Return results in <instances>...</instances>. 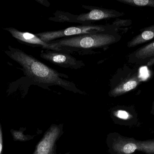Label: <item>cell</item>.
<instances>
[{
  "instance_id": "cell-11",
  "label": "cell",
  "mask_w": 154,
  "mask_h": 154,
  "mask_svg": "<svg viewBox=\"0 0 154 154\" xmlns=\"http://www.w3.org/2000/svg\"><path fill=\"white\" fill-rule=\"evenodd\" d=\"M154 40V24L143 28L137 35L127 43V47L134 48L141 44Z\"/></svg>"
},
{
  "instance_id": "cell-10",
  "label": "cell",
  "mask_w": 154,
  "mask_h": 154,
  "mask_svg": "<svg viewBox=\"0 0 154 154\" xmlns=\"http://www.w3.org/2000/svg\"><path fill=\"white\" fill-rule=\"evenodd\" d=\"M124 15L123 13L115 10L95 8L87 13L80 14L75 18V20L79 22L91 21L117 18Z\"/></svg>"
},
{
  "instance_id": "cell-13",
  "label": "cell",
  "mask_w": 154,
  "mask_h": 154,
  "mask_svg": "<svg viewBox=\"0 0 154 154\" xmlns=\"http://www.w3.org/2000/svg\"><path fill=\"white\" fill-rule=\"evenodd\" d=\"M114 115L118 118L124 120H127L131 118V115L126 111L125 110H119L115 111Z\"/></svg>"
},
{
  "instance_id": "cell-5",
  "label": "cell",
  "mask_w": 154,
  "mask_h": 154,
  "mask_svg": "<svg viewBox=\"0 0 154 154\" xmlns=\"http://www.w3.org/2000/svg\"><path fill=\"white\" fill-rule=\"evenodd\" d=\"M112 146L114 152L118 154H131L136 151L154 154V141L141 142L119 137L114 140Z\"/></svg>"
},
{
  "instance_id": "cell-7",
  "label": "cell",
  "mask_w": 154,
  "mask_h": 154,
  "mask_svg": "<svg viewBox=\"0 0 154 154\" xmlns=\"http://www.w3.org/2000/svg\"><path fill=\"white\" fill-rule=\"evenodd\" d=\"M61 125L51 126L36 147L33 154H57L55 145L62 133Z\"/></svg>"
},
{
  "instance_id": "cell-12",
  "label": "cell",
  "mask_w": 154,
  "mask_h": 154,
  "mask_svg": "<svg viewBox=\"0 0 154 154\" xmlns=\"http://www.w3.org/2000/svg\"><path fill=\"white\" fill-rule=\"evenodd\" d=\"M118 1L132 6L154 8V0H118Z\"/></svg>"
},
{
  "instance_id": "cell-15",
  "label": "cell",
  "mask_w": 154,
  "mask_h": 154,
  "mask_svg": "<svg viewBox=\"0 0 154 154\" xmlns=\"http://www.w3.org/2000/svg\"><path fill=\"white\" fill-rule=\"evenodd\" d=\"M2 127L0 125V154H2Z\"/></svg>"
},
{
  "instance_id": "cell-9",
  "label": "cell",
  "mask_w": 154,
  "mask_h": 154,
  "mask_svg": "<svg viewBox=\"0 0 154 154\" xmlns=\"http://www.w3.org/2000/svg\"><path fill=\"white\" fill-rule=\"evenodd\" d=\"M41 57L50 62L65 68H77L81 66L80 61L67 54L47 51L42 52Z\"/></svg>"
},
{
  "instance_id": "cell-16",
  "label": "cell",
  "mask_w": 154,
  "mask_h": 154,
  "mask_svg": "<svg viewBox=\"0 0 154 154\" xmlns=\"http://www.w3.org/2000/svg\"><path fill=\"white\" fill-rule=\"evenodd\" d=\"M151 113L153 115H154V101L153 103L152 107V111H151Z\"/></svg>"
},
{
  "instance_id": "cell-8",
  "label": "cell",
  "mask_w": 154,
  "mask_h": 154,
  "mask_svg": "<svg viewBox=\"0 0 154 154\" xmlns=\"http://www.w3.org/2000/svg\"><path fill=\"white\" fill-rule=\"evenodd\" d=\"M4 30L9 31L11 34L12 36L16 39L23 43L41 46L44 49L53 51H60L62 50V49L58 47L56 44L45 42L37 35L32 33L20 31L13 28H6L4 29Z\"/></svg>"
},
{
  "instance_id": "cell-1",
  "label": "cell",
  "mask_w": 154,
  "mask_h": 154,
  "mask_svg": "<svg viewBox=\"0 0 154 154\" xmlns=\"http://www.w3.org/2000/svg\"><path fill=\"white\" fill-rule=\"evenodd\" d=\"M8 48L9 51H5V53L22 67L25 78L32 83L38 85L59 86L66 89L79 92L73 83L62 79V75L56 71L22 50L11 46H8Z\"/></svg>"
},
{
  "instance_id": "cell-2",
  "label": "cell",
  "mask_w": 154,
  "mask_h": 154,
  "mask_svg": "<svg viewBox=\"0 0 154 154\" xmlns=\"http://www.w3.org/2000/svg\"><path fill=\"white\" fill-rule=\"evenodd\" d=\"M121 38V36L116 32L110 33H100L77 35L53 41L49 43H54L61 49H92L106 47L119 41Z\"/></svg>"
},
{
  "instance_id": "cell-3",
  "label": "cell",
  "mask_w": 154,
  "mask_h": 154,
  "mask_svg": "<svg viewBox=\"0 0 154 154\" xmlns=\"http://www.w3.org/2000/svg\"><path fill=\"white\" fill-rule=\"evenodd\" d=\"M117 29V27L115 25L109 26L102 25H84L69 27L59 30L39 33L36 35L43 41L49 43L57 39L63 37L104 33L106 31L115 30Z\"/></svg>"
},
{
  "instance_id": "cell-4",
  "label": "cell",
  "mask_w": 154,
  "mask_h": 154,
  "mask_svg": "<svg viewBox=\"0 0 154 154\" xmlns=\"http://www.w3.org/2000/svg\"><path fill=\"white\" fill-rule=\"evenodd\" d=\"M141 83L138 68L125 66L119 72L117 82L109 95L112 97L121 96L135 89Z\"/></svg>"
},
{
  "instance_id": "cell-6",
  "label": "cell",
  "mask_w": 154,
  "mask_h": 154,
  "mask_svg": "<svg viewBox=\"0 0 154 154\" xmlns=\"http://www.w3.org/2000/svg\"><path fill=\"white\" fill-rule=\"evenodd\" d=\"M130 63L151 67L154 65V40L138 48L128 55Z\"/></svg>"
},
{
  "instance_id": "cell-14",
  "label": "cell",
  "mask_w": 154,
  "mask_h": 154,
  "mask_svg": "<svg viewBox=\"0 0 154 154\" xmlns=\"http://www.w3.org/2000/svg\"><path fill=\"white\" fill-rule=\"evenodd\" d=\"M132 24V21L131 20H119L114 22V25L118 28L121 27L129 26Z\"/></svg>"
}]
</instances>
